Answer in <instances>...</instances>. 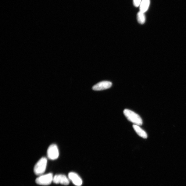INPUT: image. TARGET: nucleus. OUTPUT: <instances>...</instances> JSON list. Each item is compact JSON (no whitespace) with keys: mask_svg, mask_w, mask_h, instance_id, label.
<instances>
[{"mask_svg":"<svg viewBox=\"0 0 186 186\" xmlns=\"http://www.w3.org/2000/svg\"><path fill=\"white\" fill-rule=\"evenodd\" d=\"M112 85V83L110 81H103L95 85L92 88L95 91H101L110 88Z\"/></svg>","mask_w":186,"mask_h":186,"instance_id":"nucleus-6","label":"nucleus"},{"mask_svg":"<svg viewBox=\"0 0 186 186\" xmlns=\"http://www.w3.org/2000/svg\"><path fill=\"white\" fill-rule=\"evenodd\" d=\"M70 179L65 175L57 174L54 177L53 182L56 184L67 185L70 184Z\"/></svg>","mask_w":186,"mask_h":186,"instance_id":"nucleus-5","label":"nucleus"},{"mask_svg":"<svg viewBox=\"0 0 186 186\" xmlns=\"http://www.w3.org/2000/svg\"><path fill=\"white\" fill-rule=\"evenodd\" d=\"M54 176L52 173L40 175L36 180L37 184L41 185H48L53 182Z\"/></svg>","mask_w":186,"mask_h":186,"instance_id":"nucleus-3","label":"nucleus"},{"mask_svg":"<svg viewBox=\"0 0 186 186\" xmlns=\"http://www.w3.org/2000/svg\"><path fill=\"white\" fill-rule=\"evenodd\" d=\"M133 128L135 131L137 133V134L139 135V136L141 137L144 139H146L148 137V135L146 133V132L142 129L141 127L136 125L134 124L133 126Z\"/></svg>","mask_w":186,"mask_h":186,"instance_id":"nucleus-9","label":"nucleus"},{"mask_svg":"<svg viewBox=\"0 0 186 186\" xmlns=\"http://www.w3.org/2000/svg\"><path fill=\"white\" fill-rule=\"evenodd\" d=\"M47 155L48 157L52 160L57 159L59 156V151L56 145L52 144L48 149Z\"/></svg>","mask_w":186,"mask_h":186,"instance_id":"nucleus-4","label":"nucleus"},{"mask_svg":"<svg viewBox=\"0 0 186 186\" xmlns=\"http://www.w3.org/2000/svg\"><path fill=\"white\" fill-rule=\"evenodd\" d=\"M47 163V160L45 157L41 158L37 162L34 167V172L36 175H41L46 171Z\"/></svg>","mask_w":186,"mask_h":186,"instance_id":"nucleus-2","label":"nucleus"},{"mask_svg":"<svg viewBox=\"0 0 186 186\" xmlns=\"http://www.w3.org/2000/svg\"><path fill=\"white\" fill-rule=\"evenodd\" d=\"M137 19L138 23L141 24H144L146 20L145 13L140 11L138 12L137 15Z\"/></svg>","mask_w":186,"mask_h":186,"instance_id":"nucleus-10","label":"nucleus"},{"mask_svg":"<svg viewBox=\"0 0 186 186\" xmlns=\"http://www.w3.org/2000/svg\"><path fill=\"white\" fill-rule=\"evenodd\" d=\"M150 3V0H142L140 5V11L145 13L147 11Z\"/></svg>","mask_w":186,"mask_h":186,"instance_id":"nucleus-8","label":"nucleus"},{"mask_svg":"<svg viewBox=\"0 0 186 186\" xmlns=\"http://www.w3.org/2000/svg\"><path fill=\"white\" fill-rule=\"evenodd\" d=\"M124 115L130 122L138 126H141L143 123L142 119L141 117L131 110L126 109L123 111Z\"/></svg>","mask_w":186,"mask_h":186,"instance_id":"nucleus-1","label":"nucleus"},{"mask_svg":"<svg viewBox=\"0 0 186 186\" xmlns=\"http://www.w3.org/2000/svg\"><path fill=\"white\" fill-rule=\"evenodd\" d=\"M68 177L73 184L77 186H81L82 184L81 178L75 172H70L68 174Z\"/></svg>","mask_w":186,"mask_h":186,"instance_id":"nucleus-7","label":"nucleus"},{"mask_svg":"<svg viewBox=\"0 0 186 186\" xmlns=\"http://www.w3.org/2000/svg\"><path fill=\"white\" fill-rule=\"evenodd\" d=\"M142 0H133V4L134 6L137 7L140 6Z\"/></svg>","mask_w":186,"mask_h":186,"instance_id":"nucleus-11","label":"nucleus"}]
</instances>
